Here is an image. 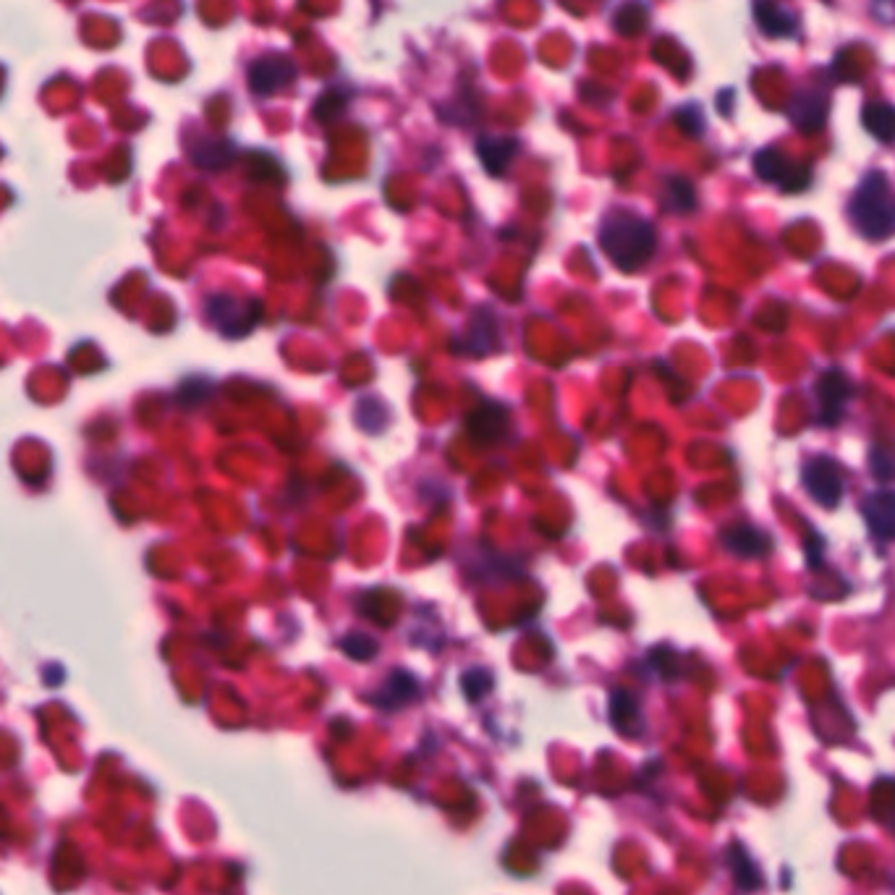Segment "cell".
Wrapping results in <instances>:
<instances>
[{
    "mask_svg": "<svg viewBox=\"0 0 895 895\" xmlns=\"http://www.w3.org/2000/svg\"><path fill=\"white\" fill-rule=\"evenodd\" d=\"M647 19H650L647 6L631 0V3H623V6L615 11V29H618V35L623 37L639 35V32H644V27H647Z\"/></svg>",
    "mask_w": 895,
    "mask_h": 895,
    "instance_id": "d6986e66",
    "label": "cell"
},
{
    "mask_svg": "<svg viewBox=\"0 0 895 895\" xmlns=\"http://www.w3.org/2000/svg\"><path fill=\"white\" fill-rule=\"evenodd\" d=\"M519 152V142L508 137H479L477 139V155L485 165V171L492 176H503L511 160Z\"/></svg>",
    "mask_w": 895,
    "mask_h": 895,
    "instance_id": "30bf717a",
    "label": "cell"
},
{
    "mask_svg": "<svg viewBox=\"0 0 895 895\" xmlns=\"http://www.w3.org/2000/svg\"><path fill=\"white\" fill-rule=\"evenodd\" d=\"M495 330H498L495 328V322L472 320L469 322V328H466L464 341H461V338L456 341V346L458 343H466L464 349H458V351H464V354H469V356H485L487 351L492 349V343L498 341V338H495Z\"/></svg>",
    "mask_w": 895,
    "mask_h": 895,
    "instance_id": "ac0fdd59",
    "label": "cell"
},
{
    "mask_svg": "<svg viewBox=\"0 0 895 895\" xmlns=\"http://www.w3.org/2000/svg\"><path fill=\"white\" fill-rule=\"evenodd\" d=\"M506 411L500 409V406H485V409L474 411L472 417H469V427L466 430L472 432V438L477 443H495V440L503 435L506 430Z\"/></svg>",
    "mask_w": 895,
    "mask_h": 895,
    "instance_id": "9a60e30c",
    "label": "cell"
},
{
    "mask_svg": "<svg viewBox=\"0 0 895 895\" xmlns=\"http://www.w3.org/2000/svg\"><path fill=\"white\" fill-rule=\"evenodd\" d=\"M600 246L623 273H634L655 254L657 236L652 223L631 212H613L600 228Z\"/></svg>",
    "mask_w": 895,
    "mask_h": 895,
    "instance_id": "6da1fadb",
    "label": "cell"
},
{
    "mask_svg": "<svg viewBox=\"0 0 895 895\" xmlns=\"http://www.w3.org/2000/svg\"><path fill=\"white\" fill-rule=\"evenodd\" d=\"M869 464H872V474L877 479H882V482L895 479V458L885 448H875L872 456H869Z\"/></svg>",
    "mask_w": 895,
    "mask_h": 895,
    "instance_id": "d4e9b609",
    "label": "cell"
},
{
    "mask_svg": "<svg viewBox=\"0 0 895 895\" xmlns=\"http://www.w3.org/2000/svg\"><path fill=\"white\" fill-rule=\"evenodd\" d=\"M231 160H233L231 142H207L194 150V163H197L199 168H207V171L226 168Z\"/></svg>",
    "mask_w": 895,
    "mask_h": 895,
    "instance_id": "ffe728a7",
    "label": "cell"
},
{
    "mask_svg": "<svg viewBox=\"0 0 895 895\" xmlns=\"http://www.w3.org/2000/svg\"><path fill=\"white\" fill-rule=\"evenodd\" d=\"M417 697H419L417 678L411 676V673H404V670H393L388 681L383 684V689L372 697V702H375L377 707H383V710H398V707L414 702Z\"/></svg>",
    "mask_w": 895,
    "mask_h": 895,
    "instance_id": "9c48e42d",
    "label": "cell"
},
{
    "mask_svg": "<svg viewBox=\"0 0 895 895\" xmlns=\"http://www.w3.org/2000/svg\"><path fill=\"white\" fill-rule=\"evenodd\" d=\"M754 19L767 37H788L796 32V16L778 0H754Z\"/></svg>",
    "mask_w": 895,
    "mask_h": 895,
    "instance_id": "7c38bea8",
    "label": "cell"
},
{
    "mask_svg": "<svg viewBox=\"0 0 895 895\" xmlns=\"http://www.w3.org/2000/svg\"><path fill=\"white\" fill-rule=\"evenodd\" d=\"M260 301H239L236 296L218 294L207 301V317L215 328L228 338H244L260 322Z\"/></svg>",
    "mask_w": 895,
    "mask_h": 895,
    "instance_id": "3957f363",
    "label": "cell"
},
{
    "mask_svg": "<svg viewBox=\"0 0 895 895\" xmlns=\"http://www.w3.org/2000/svg\"><path fill=\"white\" fill-rule=\"evenodd\" d=\"M754 171L767 184H778L783 192H804L809 186V168L791 165L778 150H759L754 155Z\"/></svg>",
    "mask_w": 895,
    "mask_h": 895,
    "instance_id": "5b68a950",
    "label": "cell"
},
{
    "mask_svg": "<svg viewBox=\"0 0 895 895\" xmlns=\"http://www.w3.org/2000/svg\"><path fill=\"white\" fill-rule=\"evenodd\" d=\"M728 864L733 869V877H736V885L741 890H757L762 885V875H759L757 864L752 861V856L746 854L744 848L733 846L728 851Z\"/></svg>",
    "mask_w": 895,
    "mask_h": 895,
    "instance_id": "e0dca14e",
    "label": "cell"
},
{
    "mask_svg": "<svg viewBox=\"0 0 895 895\" xmlns=\"http://www.w3.org/2000/svg\"><path fill=\"white\" fill-rule=\"evenodd\" d=\"M668 207L676 212H691L697 207V192L686 178H668Z\"/></svg>",
    "mask_w": 895,
    "mask_h": 895,
    "instance_id": "44dd1931",
    "label": "cell"
},
{
    "mask_svg": "<svg viewBox=\"0 0 895 895\" xmlns=\"http://www.w3.org/2000/svg\"><path fill=\"white\" fill-rule=\"evenodd\" d=\"M861 123L875 139L885 144L895 142V108L888 103H869L861 110Z\"/></svg>",
    "mask_w": 895,
    "mask_h": 895,
    "instance_id": "2e32d148",
    "label": "cell"
},
{
    "mask_svg": "<svg viewBox=\"0 0 895 895\" xmlns=\"http://www.w3.org/2000/svg\"><path fill=\"white\" fill-rule=\"evenodd\" d=\"M804 487H807L809 498L817 500L822 508H838L843 500V492H846V482H843L841 466L835 464L833 458L817 456L812 458L807 466H804Z\"/></svg>",
    "mask_w": 895,
    "mask_h": 895,
    "instance_id": "277c9868",
    "label": "cell"
},
{
    "mask_svg": "<svg viewBox=\"0 0 895 895\" xmlns=\"http://www.w3.org/2000/svg\"><path fill=\"white\" fill-rule=\"evenodd\" d=\"M723 545L731 550V553L741 555V558H762V555L770 550V537L765 532H759L757 527H749V524H736V527L725 529L723 532Z\"/></svg>",
    "mask_w": 895,
    "mask_h": 895,
    "instance_id": "8fae6325",
    "label": "cell"
},
{
    "mask_svg": "<svg viewBox=\"0 0 895 895\" xmlns=\"http://www.w3.org/2000/svg\"><path fill=\"white\" fill-rule=\"evenodd\" d=\"M294 76V63L288 61V58H281V55H270V58L252 63V69H249V89H252L254 95L270 97L294 82Z\"/></svg>",
    "mask_w": 895,
    "mask_h": 895,
    "instance_id": "52a82bcc",
    "label": "cell"
},
{
    "mask_svg": "<svg viewBox=\"0 0 895 895\" xmlns=\"http://www.w3.org/2000/svg\"><path fill=\"white\" fill-rule=\"evenodd\" d=\"M854 396V385L843 369H827L817 380V401H820V422L838 424L843 419L848 398Z\"/></svg>",
    "mask_w": 895,
    "mask_h": 895,
    "instance_id": "8992f818",
    "label": "cell"
},
{
    "mask_svg": "<svg viewBox=\"0 0 895 895\" xmlns=\"http://www.w3.org/2000/svg\"><path fill=\"white\" fill-rule=\"evenodd\" d=\"M461 686H464L466 697L472 699V702H479V699L485 697L487 691H490L492 676L487 673V670L472 668L464 673V678H461Z\"/></svg>",
    "mask_w": 895,
    "mask_h": 895,
    "instance_id": "7402d4cb",
    "label": "cell"
},
{
    "mask_svg": "<svg viewBox=\"0 0 895 895\" xmlns=\"http://www.w3.org/2000/svg\"><path fill=\"white\" fill-rule=\"evenodd\" d=\"M861 511H864V521L875 540H895V490H875L864 498Z\"/></svg>",
    "mask_w": 895,
    "mask_h": 895,
    "instance_id": "ba28073f",
    "label": "cell"
},
{
    "mask_svg": "<svg viewBox=\"0 0 895 895\" xmlns=\"http://www.w3.org/2000/svg\"><path fill=\"white\" fill-rule=\"evenodd\" d=\"M851 220L861 236L882 241L895 233V194L880 171L864 176L851 199Z\"/></svg>",
    "mask_w": 895,
    "mask_h": 895,
    "instance_id": "7a4b0ae2",
    "label": "cell"
},
{
    "mask_svg": "<svg viewBox=\"0 0 895 895\" xmlns=\"http://www.w3.org/2000/svg\"><path fill=\"white\" fill-rule=\"evenodd\" d=\"M610 723L623 733V736H634L642 728V712L639 702L631 691L618 689L610 694Z\"/></svg>",
    "mask_w": 895,
    "mask_h": 895,
    "instance_id": "5bb4252c",
    "label": "cell"
},
{
    "mask_svg": "<svg viewBox=\"0 0 895 895\" xmlns=\"http://www.w3.org/2000/svg\"><path fill=\"white\" fill-rule=\"evenodd\" d=\"M341 647L351 660H372L377 655V644L362 634H351L349 639H343Z\"/></svg>",
    "mask_w": 895,
    "mask_h": 895,
    "instance_id": "603a6c76",
    "label": "cell"
},
{
    "mask_svg": "<svg viewBox=\"0 0 895 895\" xmlns=\"http://www.w3.org/2000/svg\"><path fill=\"white\" fill-rule=\"evenodd\" d=\"M676 121H678V126H681L686 134H689V137H699V134L704 131L702 110H699L697 105H686V108L678 110Z\"/></svg>",
    "mask_w": 895,
    "mask_h": 895,
    "instance_id": "cb8c5ba5",
    "label": "cell"
},
{
    "mask_svg": "<svg viewBox=\"0 0 895 895\" xmlns=\"http://www.w3.org/2000/svg\"><path fill=\"white\" fill-rule=\"evenodd\" d=\"M788 116L796 123V129L804 131V134H814L827 121V100L822 95H817V92H804V95L793 100Z\"/></svg>",
    "mask_w": 895,
    "mask_h": 895,
    "instance_id": "4fadbf2b",
    "label": "cell"
}]
</instances>
